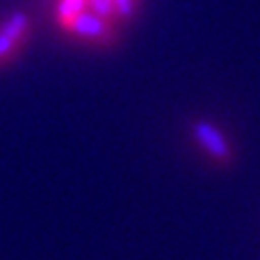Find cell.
<instances>
[{
  "label": "cell",
  "instance_id": "cell-1",
  "mask_svg": "<svg viewBox=\"0 0 260 260\" xmlns=\"http://www.w3.org/2000/svg\"><path fill=\"white\" fill-rule=\"evenodd\" d=\"M192 135L212 160L221 162V165H231V162H233V151H231L224 133L217 126H212V123H208V121H194Z\"/></svg>",
  "mask_w": 260,
  "mask_h": 260
},
{
  "label": "cell",
  "instance_id": "cell-2",
  "mask_svg": "<svg viewBox=\"0 0 260 260\" xmlns=\"http://www.w3.org/2000/svg\"><path fill=\"white\" fill-rule=\"evenodd\" d=\"M69 27L82 37H89V39H110V25L99 14H80L73 18Z\"/></svg>",
  "mask_w": 260,
  "mask_h": 260
},
{
  "label": "cell",
  "instance_id": "cell-3",
  "mask_svg": "<svg viewBox=\"0 0 260 260\" xmlns=\"http://www.w3.org/2000/svg\"><path fill=\"white\" fill-rule=\"evenodd\" d=\"M25 23H27V18L23 16V14H16V16H12V21L5 25L3 32H0V55L7 53V50L14 46V41H16L18 37L23 35V30H25Z\"/></svg>",
  "mask_w": 260,
  "mask_h": 260
},
{
  "label": "cell",
  "instance_id": "cell-4",
  "mask_svg": "<svg viewBox=\"0 0 260 260\" xmlns=\"http://www.w3.org/2000/svg\"><path fill=\"white\" fill-rule=\"evenodd\" d=\"M85 3L87 0H62V5H59V18H62L64 25H71L73 18L80 16Z\"/></svg>",
  "mask_w": 260,
  "mask_h": 260
},
{
  "label": "cell",
  "instance_id": "cell-5",
  "mask_svg": "<svg viewBox=\"0 0 260 260\" xmlns=\"http://www.w3.org/2000/svg\"><path fill=\"white\" fill-rule=\"evenodd\" d=\"M89 3H91L94 14H99V16H103V18L114 16V12H117V7H114L112 0H89Z\"/></svg>",
  "mask_w": 260,
  "mask_h": 260
},
{
  "label": "cell",
  "instance_id": "cell-6",
  "mask_svg": "<svg viewBox=\"0 0 260 260\" xmlns=\"http://www.w3.org/2000/svg\"><path fill=\"white\" fill-rule=\"evenodd\" d=\"M114 7H117V12L121 14V16H133L135 14V0H112Z\"/></svg>",
  "mask_w": 260,
  "mask_h": 260
}]
</instances>
